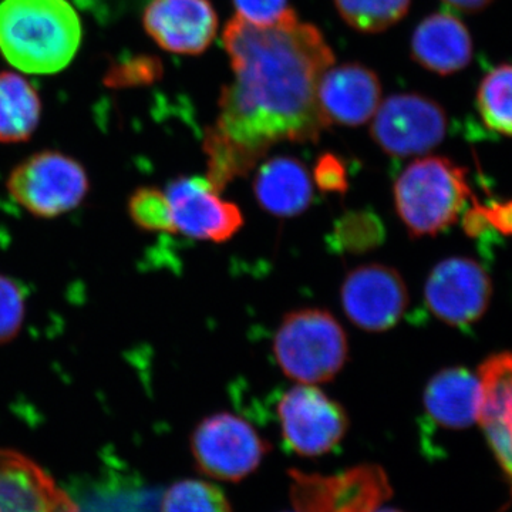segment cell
<instances>
[{"mask_svg":"<svg viewBox=\"0 0 512 512\" xmlns=\"http://www.w3.org/2000/svg\"><path fill=\"white\" fill-rule=\"evenodd\" d=\"M224 46L234 80L222 89L217 124L208 128V175L221 191L247 174L275 144L315 143L328 123L318 104L323 73L335 64L332 47L298 16L276 26L229 20Z\"/></svg>","mask_w":512,"mask_h":512,"instance_id":"obj_1","label":"cell"},{"mask_svg":"<svg viewBox=\"0 0 512 512\" xmlns=\"http://www.w3.org/2000/svg\"><path fill=\"white\" fill-rule=\"evenodd\" d=\"M82 23L67 0H3L0 52L30 74L66 69L82 43Z\"/></svg>","mask_w":512,"mask_h":512,"instance_id":"obj_2","label":"cell"},{"mask_svg":"<svg viewBox=\"0 0 512 512\" xmlns=\"http://www.w3.org/2000/svg\"><path fill=\"white\" fill-rule=\"evenodd\" d=\"M468 198L466 170L446 157L417 158L393 187L394 208L414 238L431 237L451 227Z\"/></svg>","mask_w":512,"mask_h":512,"instance_id":"obj_3","label":"cell"},{"mask_svg":"<svg viewBox=\"0 0 512 512\" xmlns=\"http://www.w3.org/2000/svg\"><path fill=\"white\" fill-rule=\"evenodd\" d=\"M274 356L293 382L328 383L348 362V335L325 309H298L285 315L276 329Z\"/></svg>","mask_w":512,"mask_h":512,"instance_id":"obj_4","label":"cell"},{"mask_svg":"<svg viewBox=\"0 0 512 512\" xmlns=\"http://www.w3.org/2000/svg\"><path fill=\"white\" fill-rule=\"evenodd\" d=\"M6 187L12 200L37 218H57L76 210L87 197L90 181L79 161L43 150L10 171Z\"/></svg>","mask_w":512,"mask_h":512,"instance_id":"obj_5","label":"cell"},{"mask_svg":"<svg viewBox=\"0 0 512 512\" xmlns=\"http://www.w3.org/2000/svg\"><path fill=\"white\" fill-rule=\"evenodd\" d=\"M190 447L204 476L229 483L251 476L271 451L251 423L227 412L202 419L192 431Z\"/></svg>","mask_w":512,"mask_h":512,"instance_id":"obj_6","label":"cell"},{"mask_svg":"<svg viewBox=\"0 0 512 512\" xmlns=\"http://www.w3.org/2000/svg\"><path fill=\"white\" fill-rule=\"evenodd\" d=\"M282 439L301 457H320L335 450L349 430L342 406L315 384H298L276 406Z\"/></svg>","mask_w":512,"mask_h":512,"instance_id":"obj_7","label":"cell"},{"mask_svg":"<svg viewBox=\"0 0 512 512\" xmlns=\"http://www.w3.org/2000/svg\"><path fill=\"white\" fill-rule=\"evenodd\" d=\"M447 114L437 101L417 93L393 94L373 120V140L390 157L424 156L446 138Z\"/></svg>","mask_w":512,"mask_h":512,"instance_id":"obj_8","label":"cell"},{"mask_svg":"<svg viewBox=\"0 0 512 512\" xmlns=\"http://www.w3.org/2000/svg\"><path fill=\"white\" fill-rule=\"evenodd\" d=\"M340 301L356 328L386 332L403 318L409 306V291L403 276L392 266L360 265L343 279Z\"/></svg>","mask_w":512,"mask_h":512,"instance_id":"obj_9","label":"cell"},{"mask_svg":"<svg viewBox=\"0 0 512 512\" xmlns=\"http://www.w3.org/2000/svg\"><path fill=\"white\" fill-rule=\"evenodd\" d=\"M174 234L197 241L227 242L244 227V214L201 177H180L165 188Z\"/></svg>","mask_w":512,"mask_h":512,"instance_id":"obj_10","label":"cell"},{"mask_svg":"<svg viewBox=\"0 0 512 512\" xmlns=\"http://www.w3.org/2000/svg\"><path fill=\"white\" fill-rule=\"evenodd\" d=\"M424 299L437 319L451 326L470 325L487 311L491 281L473 259H444L430 272Z\"/></svg>","mask_w":512,"mask_h":512,"instance_id":"obj_11","label":"cell"},{"mask_svg":"<svg viewBox=\"0 0 512 512\" xmlns=\"http://www.w3.org/2000/svg\"><path fill=\"white\" fill-rule=\"evenodd\" d=\"M0 512H82L35 458L0 447Z\"/></svg>","mask_w":512,"mask_h":512,"instance_id":"obj_12","label":"cell"},{"mask_svg":"<svg viewBox=\"0 0 512 512\" xmlns=\"http://www.w3.org/2000/svg\"><path fill=\"white\" fill-rule=\"evenodd\" d=\"M143 26L161 49L197 56L214 42L218 16L210 0H151Z\"/></svg>","mask_w":512,"mask_h":512,"instance_id":"obj_13","label":"cell"},{"mask_svg":"<svg viewBox=\"0 0 512 512\" xmlns=\"http://www.w3.org/2000/svg\"><path fill=\"white\" fill-rule=\"evenodd\" d=\"M382 101V83L362 64L330 67L318 86L320 113L328 126L359 127L367 123Z\"/></svg>","mask_w":512,"mask_h":512,"instance_id":"obj_14","label":"cell"},{"mask_svg":"<svg viewBox=\"0 0 512 512\" xmlns=\"http://www.w3.org/2000/svg\"><path fill=\"white\" fill-rule=\"evenodd\" d=\"M481 406L478 421L495 456L512 478V353L485 360L478 370Z\"/></svg>","mask_w":512,"mask_h":512,"instance_id":"obj_15","label":"cell"},{"mask_svg":"<svg viewBox=\"0 0 512 512\" xmlns=\"http://www.w3.org/2000/svg\"><path fill=\"white\" fill-rule=\"evenodd\" d=\"M473 37L453 13L437 12L421 20L412 36V56L429 72L448 76L473 60Z\"/></svg>","mask_w":512,"mask_h":512,"instance_id":"obj_16","label":"cell"},{"mask_svg":"<svg viewBox=\"0 0 512 512\" xmlns=\"http://www.w3.org/2000/svg\"><path fill=\"white\" fill-rule=\"evenodd\" d=\"M255 200L278 218H293L308 210L313 198L312 177L305 165L292 157H275L256 171Z\"/></svg>","mask_w":512,"mask_h":512,"instance_id":"obj_17","label":"cell"},{"mask_svg":"<svg viewBox=\"0 0 512 512\" xmlns=\"http://www.w3.org/2000/svg\"><path fill=\"white\" fill-rule=\"evenodd\" d=\"M423 404L430 419L444 429H467L480 414V379L463 367L443 369L427 383Z\"/></svg>","mask_w":512,"mask_h":512,"instance_id":"obj_18","label":"cell"},{"mask_svg":"<svg viewBox=\"0 0 512 512\" xmlns=\"http://www.w3.org/2000/svg\"><path fill=\"white\" fill-rule=\"evenodd\" d=\"M42 117V100L29 80L18 73H0V143L28 141Z\"/></svg>","mask_w":512,"mask_h":512,"instance_id":"obj_19","label":"cell"},{"mask_svg":"<svg viewBox=\"0 0 512 512\" xmlns=\"http://www.w3.org/2000/svg\"><path fill=\"white\" fill-rule=\"evenodd\" d=\"M477 109L485 126L512 137V64H501L485 74L477 90Z\"/></svg>","mask_w":512,"mask_h":512,"instance_id":"obj_20","label":"cell"},{"mask_svg":"<svg viewBox=\"0 0 512 512\" xmlns=\"http://www.w3.org/2000/svg\"><path fill=\"white\" fill-rule=\"evenodd\" d=\"M340 18L362 33H380L399 23L412 0H335Z\"/></svg>","mask_w":512,"mask_h":512,"instance_id":"obj_21","label":"cell"},{"mask_svg":"<svg viewBox=\"0 0 512 512\" xmlns=\"http://www.w3.org/2000/svg\"><path fill=\"white\" fill-rule=\"evenodd\" d=\"M160 512H232V507L217 485L187 478L165 491Z\"/></svg>","mask_w":512,"mask_h":512,"instance_id":"obj_22","label":"cell"},{"mask_svg":"<svg viewBox=\"0 0 512 512\" xmlns=\"http://www.w3.org/2000/svg\"><path fill=\"white\" fill-rule=\"evenodd\" d=\"M128 215L138 228L148 232L174 234L170 202L165 191L141 187L133 192L127 205Z\"/></svg>","mask_w":512,"mask_h":512,"instance_id":"obj_23","label":"cell"},{"mask_svg":"<svg viewBox=\"0 0 512 512\" xmlns=\"http://www.w3.org/2000/svg\"><path fill=\"white\" fill-rule=\"evenodd\" d=\"M335 234L345 251L366 252L383 241L384 229L376 215L352 212L339 221Z\"/></svg>","mask_w":512,"mask_h":512,"instance_id":"obj_24","label":"cell"},{"mask_svg":"<svg viewBox=\"0 0 512 512\" xmlns=\"http://www.w3.org/2000/svg\"><path fill=\"white\" fill-rule=\"evenodd\" d=\"M161 74H163V64L156 57L133 56L114 63L104 76V83L114 89L144 86V84L156 82Z\"/></svg>","mask_w":512,"mask_h":512,"instance_id":"obj_25","label":"cell"},{"mask_svg":"<svg viewBox=\"0 0 512 512\" xmlns=\"http://www.w3.org/2000/svg\"><path fill=\"white\" fill-rule=\"evenodd\" d=\"M26 296L22 286L0 275V345L12 342L25 322Z\"/></svg>","mask_w":512,"mask_h":512,"instance_id":"obj_26","label":"cell"},{"mask_svg":"<svg viewBox=\"0 0 512 512\" xmlns=\"http://www.w3.org/2000/svg\"><path fill=\"white\" fill-rule=\"evenodd\" d=\"M238 18L255 26H276L296 18L289 0H232Z\"/></svg>","mask_w":512,"mask_h":512,"instance_id":"obj_27","label":"cell"},{"mask_svg":"<svg viewBox=\"0 0 512 512\" xmlns=\"http://www.w3.org/2000/svg\"><path fill=\"white\" fill-rule=\"evenodd\" d=\"M315 183L323 192L330 194H343L348 190V171L339 157L325 154L319 158L315 167Z\"/></svg>","mask_w":512,"mask_h":512,"instance_id":"obj_28","label":"cell"},{"mask_svg":"<svg viewBox=\"0 0 512 512\" xmlns=\"http://www.w3.org/2000/svg\"><path fill=\"white\" fill-rule=\"evenodd\" d=\"M481 210L488 224L500 229L503 234L512 235V201L491 208L481 207Z\"/></svg>","mask_w":512,"mask_h":512,"instance_id":"obj_29","label":"cell"},{"mask_svg":"<svg viewBox=\"0 0 512 512\" xmlns=\"http://www.w3.org/2000/svg\"><path fill=\"white\" fill-rule=\"evenodd\" d=\"M450 8L464 13H478L487 9L494 0H443Z\"/></svg>","mask_w":512,"mask_h":512,"instance_id":"obj_30","label":"cell"},{"mask_svg":"<svg viewBox=\"0 0 512 512\" xmlns=\"http://www.w3.org/2000/svg\"><path fill=\"white\" fill-rule=\"evenodd\" d=\"M376 512H403L399 510H394V508H384V510L376 511Z\"/></svg>","mask_w":512,"mask_h":512,"instance_id":"obj_31","label":"cell"},{"mask_svg":"<svg viewBox=\"0 0 512 512\" xmlns=\"http://www.w3.org/2000/svg\"><path fill=\"white\" fill-rule=\"evenodd\" d=\"M77 2H80V0H77Z\"/></svg>","mask_w":512,"mask_h":512,"instance_id":"obj_32","label":"cell"}]
</instances>
